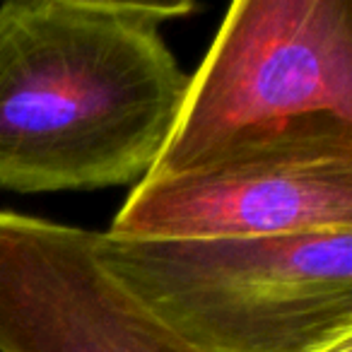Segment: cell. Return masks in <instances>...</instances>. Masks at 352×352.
I'll return each mask as SVG.
<instances>
[{"label": "cell", "mask_w": 352, "mask_h": 352, "mask_svg": "<svg viewBox=\"0 0 352 352\" xmlns=\"http://www.w3.org/2000/svg\"><path fill=\"white\" fill-rule=\"evenodd\" d=\"M193 3H0V186L17 193L140 184L188 89L162 25Z\"/></svg>", "instance_id": "obj_1"}, {"label": "cell", "mask_w": 352, "mask_h": 352, "mask_svg": "<svg viewBox=\"0 0 352 352\" xmlns=\"http://www.w3.org/2000/svg\"><path fill=\"white\" fill-rule=\"evenodd\" d=\"M97 258L206 352H314L352 333V232L258 239H118Z\"/></svg>", "instance_id": "obj_2"}, {"label": "cell", "mask_w": 352, "mask_h": 352, "mask_svg": "<svg viewBox=\"0 0 352 352\" xmlns=\"http://www.w3.org/2000/svg\"><path fill=\"white\" fill-rule=\"evenodd\" d=\"M352 232V123L304 116L230 140L176 174L145 176L118 239H258Z\"/></svg>", "instance_id": "obj_3"}, {"label": "cell", "mask_w": 352, "mask_h": 352, "mask_svg": "<svg viewBox=\"0 0 352 352\" xmlns=\"http://www.w3.org/2000/svg\"><path fill=\"white\" fill-rule=\"evenodd\" d=\"M304 116L352 123L350 0H236L147 176L176 174L230 140Z\"/></svg>", "instance_id": "obj_4"}, {"label": "cell", "mask_w": 352, "mask_h": 352, "mask_svg": "<svg viewBox=\"0 0 352 352\" xmlns=\"http://www.w3.org/2000/svg\"><path fill=\"white\" fill-rule=\"evenodd\" d=\"M97 232L0 210V352H206L97 258Z\"/></svg>", "instance_id": "obj_5"}, {"label": "cell", "mask_w": 352, "mask_h": 352, "mask_svg": "<svg viewBox=\"0 0 352 352\" xmlns=\"http://www.w3.org/2000/svg\"><path fill=\"white\" fill-rule=\"evenodd\" d=\"M314 352H352V333L338 338V340L326 342V345L318 347V350H314Z\"/></svg>", "instance_id": "obj_6"}]
</instances>
